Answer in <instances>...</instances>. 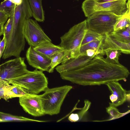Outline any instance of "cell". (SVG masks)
Masks as SVG:
<instances>
[{"mask_svg": "<svg viewBox=\"0 0 130 130\" xmlns=\"http://www.w3.org/2000/svg\"><path fill=\"white\" fill-rule=\"evenodd\" d=\"M84 106L80 109V111L77 113H72L73 118L76 122L80 121L84 117L89 108L91 103L87 100L84 101Z\"/></svg>", "mask_w": 130, "mask_h": 130, "instance_id": "25", "label": "cell"}, {"mask_svg": "<svg viewBox=\"0 0 130 130\" xmlns=\"http://www.w3.org/2000/svg\"><path fill=\"white\" fill-rule=\"evenodd\" d=\"M104 38L118 50L122 53L128 54L130 53V42H121L115 39L109 34L105 36Z\"/></svg>", "mask_w": 130, "mask_h": 130, "instance_id": "17", "label": "cell"}, {"mask_svg": "<svg viewBox=\"0 0 130 130\" xmlns=\"http://www.w3.org/2000/svg\"><path fill=\"white\" fill-rule=\"evenodd\" d=\"M42 0H28L32 16L37 21L43 22L45 20L44 12Z\"/></svg>", "mask_w": 130, "mask_h": 130, "instance_id": "15", "label": "cell"}, {"mask_svg": "<svg viewBox=\"0 0 130 130\" xmlns=\"http://www.w3.org/2000/svg\"><path fill=\"white\" fill-rule=\"evenodd\" d=\"M72 88L70 85L48 88L43 94L39 95L45 114L52 116L58 114L66 97Z\"/></svg>", "mask_w": 130, "mask_h": 130, "instance_id": "3", "label": "cell"}, {"mask_svg": "<svg viewBox=\"0 0 130 130\" xmlns=\"http://www.w3.org/2000/svg\"><path fill=\"white\" fill-rule=\"evenodd\" d=\"M96 2L99 3H104L111 2L116 0H95Z\"/></svg>", "mask_w": 130, "mask_h": 130, "instance_id": "32", "label": "cell"}, {"mask_svg": "<svg viewBox=\"0 0 130 130\" xmlns=\"http://www.w3.org/2000/svg\"><path fill=\"white\" fill-rule=\"evenodd\" d=\"M26 121L43 122L45 121L35 120L23 116L14 115L0 111V122Z\"/></svg>", "mask_w": 130, "mask_h": 130, "instance_id": "18", "label": "cell"}, {"mask_svg": "<svg viewBox=\"0 0 130 130\" xmlns=\"http://www.w3.org/2000/svg\"><path fill=\"white\" fill-rule=\"evenodd\" d=\"M14 5L15 4L10 1L4 0L0 3V8L8 9L9 11Z\"/></svg>", "mask_w": 130, "mask_h": 130, "instance_id": "29", "label": "cell"}, {"mask_svg": "<svg viewBox=\"0 0 130 130\" xmlns=\"http://www.w3.org/2000/svg\"><path fill=\"white\" fill-rule=\"evenodd\" d=\"M122 16L110 12H95L86 19L88 29L105 36L113 31L116 23Z\"/></svg>", "mask_w": 130, "mask_h": 130, "instance_id": "6", "label": "cell"}, {"mask_svg": "<svg viewBox=\"0 0 130 130\" xmlns=\"http://www.w3.org/2000/svg\"></svg>", "mask_w": 130, "mask_h": 130, "instance_id": "34", "label": "cell"}, {"mask_svg": "<svg viewBox=\"0 0 130 130\" xmlns=\"http://www.w3.org/2000/svg\"><path fill=\"white\" fill-rule=\"evenodd\" d=\"M103 51L106 56L105 58L108 62L114 64H119V58L122 53L120 50L116 49L111 46L103 42Z\"/></svg>", "mask_w": 130, "mask_h": 130, "instance_id": "14", "label": "cell"}, {"mask_svg": "<svg viewBox=\"0 0 130 130\" xmlns=\"http://www.w3.org/2000/svg\"><path fill=\"white\" fill-rule=\"evenodd\" d=\"M29 71L25 58L20 56L0 64V78L8 82L21 76Z\"/></svg>", "mask_w": 130, "mask_h": 130, "instance_id": "7", "label": "cell"}, {"mask_svg": "<svg viewBox=\"0 0 130 130\" xmlns=\"http://www.w3.org/2000/svg\"><path fill=\"white\" fill-rule=\"evenodd\" d=\"M104 39L92 41L81 46L80 50V55L83 54L87 50L91 49L97 52L99 55L102 56L104 55L105 54L102 48Z\"/></svg>", "mask_w": 130, "mask_h": 130, "instance_id": "16", "label": "cell"}, {"mask_svg": "<svg viewBox=\"0 0 130 130\" xmlns=\"http://www.w3.org/2000/svg\"><path fill=\"white\" fill-rule=\"evenodd\" d=\"M1 56H0V60L1 59Z\"/></svg>", "mask_w": 130, "mask_h": 130, "instance_id": "33", "label": "cell"}, {"mask_svg": "<svg viewBox=\"0 0 130 130\" xmlns=\"http://www.w3.org/2000/svg\"><path fill=\"white\" fill-rule=\"evenodd\" d=\"M106 85L111 93L109 96L111 102L109 104L116 107L124 104L128 99L129 91L124 89L117 81L108 82Z\"/></svg>", "mask_w": 130, "mask_h": 130, "instance_id": "10", "label": "cell"}, {"mask_svg": "<svg viewBox=\"0 0 130 130\" xmlns=\"http://www.w3.org/2000/svg\"><path fill=\"white\" fill-rule=\"evenodd\" d=\"M12 85V86L10 90L19 97L29 93L25 89L19 86Z\"/></svg>", "mask_w": 130, "mask_h": 130, "instance_id": "27", "label": "cell"}, {"mask_svg": "<svg viewBox=\"0 0 130 130\" xmlns=\"http://www.w3.org/2000/svg\"><path fill=\"white\" fill-rule=\"evenodd\" d=\"M104 36L88 29L83 40L81 46L92 41L102 40L104 38Z\"/></svg>", "mask_w": 130, "mask_h": 130, "instance_id": "23", "label": "cell"}, {"mask_svg": "<svg viewBox=\"0 0 130 130\" xmlns=\"http://www.w3.org/2000/svg\"><path fill=\"white\" fill-rule=\"evenodd\" d=\"M23 33L25 39L30 46L33 47L45 42L52 41L37 21L31 18L26 21Z\"/></svg>", "mask_w": 130, "mask_h": 130, "instance_id": "8", "label": "cell"}, {"mask_svg": "<svg viewBox=\"0 0 130 130\" xmlns=\"http://www.w3.org/2000/svg\"><path fill=\"white\" fill-rule=\"evenodd\" d=\"M12 86L8 81L0 78V99L6 101L9 99L8 93Z\"/></svg>", "mask_w": 130, "mask_h": 130, "instance_id": "21", "label": "cell"}, {"mask_svg": "<svg viewBox=\"0 0 130 130\" xmlns=\"http://www.w3.org/2000/svg\"><path fill=\"white\" fill-rule=\"evenodd\" d=\"M33 48L41 55L51 59L55 55L63 50L60 46L54 45L51 42H45Z\"/></svg>", "mask_w": 130, "mask_h": 130, "instance_id": "13", "label": "cell"}, {"mask_svg": "<svg viewBox=\"0 0 130 130\" xmlns=\"http://www.w3.org/2000/svg\"><path fill=\"white\" fill-rule=\"evenodd\" d=\"M10 16L8 9L0 8V22L4 24Z\"/></svg>", "mask_w": 130, "mask_h": 130, "instance_id": "28", "label": "cell"}, {"mask_svg": "<svg viewBox=\"0 0 130 130\" xmlns=\"http://www.w3.org/2000/svg\"><path fill=\"white\" fill-rule=\"evenodd\" d=\"M87 29L85 20L73 26L60 37V46L65 53L63 62L80 55V47Z\"/></svg>", "mask_w": 130, "mask_h": 130, "instance_id": "2", "label": "cell"}, {"mask_svg": "<svg viewBox=\"0 0 130 130\" xmlns=\"http://www.w3.org/2000/svg\"><path fill=\"white\" fill-rule=\"evenodd\" d=\"M130 0H116L104 3H99L95 0H85L82 8L85 16L87 18L98 12L112 13L118 15L125 14L130 9Z\"/></svg>", "mask_w": 130, "mask_h": 130, "instance_id": "4", "label": "cell"}, {"mask_svg": "<svg viewBox=\"0 0 130 130\" xmlns=\"http://www.w3.org/2000/svg\"><path fill=\"white\" fill-rule=\"evenodd\" d=\"M130 74L121 64L107 62L103 56H96L79 68L60 73L63 79L83 86L100 85L113 81L124 80Z\"/></svg>", "mask_w": 130, "mask_h": 130, "instance_id": "1", "label": "cell"}, {"mask_svg": "<svg viewBox=\"0 0 130 130\" xmlns=\"http://www.w3.org/2000/svg\"><path fill=\"white\" fill-rule=\"evenodd\" d=\"M1 1V0H0V1Z\"/></svg>", "mask_w": 130, "mask_h": 130, "instance_id": "35", "label": "cell"}, {"mask_svg": "<svg viewBox=\"0 0 130 130\" xmlns=\"http://www.w3.org/2000/svg\"><path fill=\"white\" fill-rule=\"evenodd\" d=\"M65 53L64 50L57 53L51 59L48 72L52 73L55 67L63 62L64 57Z\"/></svg>", "mask_w": 130, "mask_h": 130, "instance_id": "22", "label": "cell"}, {"mask_svg": "<svg viewBox=\"0 0 130 130\" xmlns=\"http://www.w3.org/2000/svg\"><path fill=\"white\" fill-rule=\"evenodd\" d=\"M27 60L29 64L36 69L48 72L51 59L41 55L30 46L26 53Z\"/></svg>", "mask_w": 130, "mask_h": 130, "instance_id": "11", "label": "cell"}, {"mask_svg": "<svg viewBox=\"0 0 130 130\" xmlns=\"http://www.w3.org/2000/svg\"><path fill=\"white\" fill-rule=\"evenodd\" d=\"M130 9H128L118 20L114 26L113 31L123 30L130 27Z\"/></svg>", "mask_w": 130, "mask_h": 130, "instance_id": "19", "label": "cell"}, {"mask_svg": "<svg viewBox=\"0 0 130 130\" xmlns=\"http://www.w3.org/2000/svg\"><path fill=\"white\" fill-rule=\"evenodd\" d=\"M93 57L86 55H80L77 57L64 61L56 66L55 69L60 74L78 69L86 64Z\"/></svg>", "mask_w": 130, "mask_h": 130, "instance_id": "12", "label": "cell"}, {"mask_svg": "<svg viewBox=\"0 0 130 130\" xmlns=\"http://www.w3.org/2000/svg\"><path fill=\"white\" fill-rule=\"evenodd\" d=\"M106 110L108 114L113 119L118 118L126 114V113H121L116 107L110 104L109 106L106 108Z\"/></svg>", "mask_w": 130, "mask_h": 130, "instance_id": "26", "label": "cell"}, {"mask_svg": "<svg viewBox=\"0 0 130 130\" xmlns=\"http://www.w3.org/2000/svg\"><path fill=\"white\" fill-rule=\"evenodd\" d=\"M10 16L4 25L3 28V36L5 37L6 45L8 43L12 32L13 21L12 15L10 14Z\"/></svg>", "mask_w": 130, "mask_h": 130, "instance_id": "24", "label": "cell"}, {"mask_svg": "<svg viewBox=\"0 0 130 130\" xmlns=\"http://www.w3.org/2000/svg\"><path fill=\"white\" fill-rule=\"evenodd\" d=\"M10 84L19 86L30 94H37L48 88V81L43 71L36 69L16 78L8 81Z\"/></svg>", "mask_w": 130, "mask_h": 130, "instance_id": "5", "label": "cell"}, {"mask_svg": "<svg viewBox=\"0 0 130 130\" xmlns=\"http://www.w3.org/2000/svg\"><path fill=\"white\" fill-rule=\"evenodd\" d=\"M130 27L125 29L118 31H113L109 34L115 39L121 42H130Z\"/></svg>", "mask_w": 130, "mask_h": 130, "instance_id": "20", "label": "cell"}, {"mask_svg": "<svg viewBox=\"0 0 130 130\" xmlns=\"http://www.w3.org/2000/svg\"><path fill=\"white\" fill-rule=\"evenodd\" d=\"M6 46V42L5 37L3 36L2 40L0 42V52L1 57L3 54Z\"/></svg>", "mask_w": 130, "mask_h": 130, "instance_id": "30", "label": "cell"}, {"mask_svg": "<svg viewBox=\"0 0 130 130\" xmlns=\"http://www.w3.org/2000/svg\"><path fill=\"white\" fill-rule=\"evenodd\" d=\"M4 24L0 22V37L3 34V28Z\"/></svg>", "mask_w": 130, "mask_h": 130, "instance_id": "31", "label": "cell"}, {"mask_svg": "<svg viewBox=\"0 0 130 130\" xmlns=\"http://www.w3.org/2000/svg\"><path fill=\"white\" fill-rule=\"evenodd\" d=\"M19 98L20 105L26 112L35 117L45 115L39 95L28 93Z\"/></svg>", "mask_w": 130, "mask_h": 130, "instance_id": "9", "label": "cell"}]
</instances>
